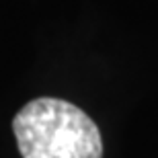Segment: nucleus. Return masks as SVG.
<instances>
[{
  "instance_id": "1",
  "label": "nucleus",
  "mask_w": 158,
  "mask_h": 158,
  "mask_svg": "<svg viewBox=\"0 0 158 158\" xmlns=\"http://www.w3.org/2000/svg\"><path fill=\"white\" fill-rule=\"evenodd\" d=\"M23 158H103V140L86 113L62 99H35L12 119Z\"/></svg>"
}]
</instances>
